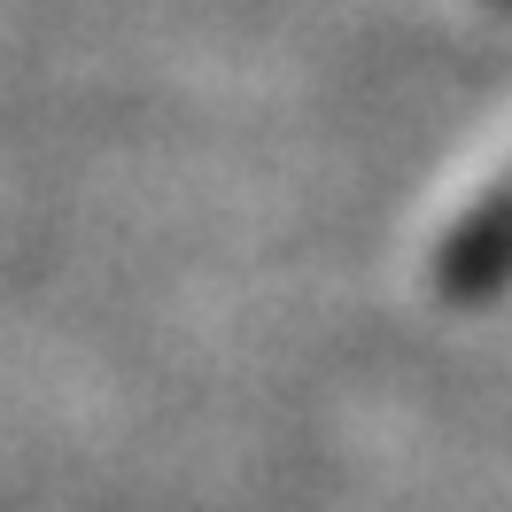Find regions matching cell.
<instances>
[{
	"label": "cell",
	"instance_id": "obj_1",
	"mask_svg": "<svg viewBox=\"0 0 512 512\" xmlns=\"http://www.w3.org/2000/svg\"><path fill=\"white\" fill-rule=\"evenodd\" d=\"M505 280H512V179L481 210H466V218L450 225L443 256H435V288L450 303H481V295H497Z\"/></svg>",
	"mask_w": 512,
	"mask_h": 512
}]
</instances>
